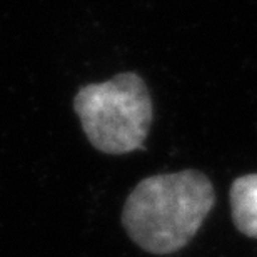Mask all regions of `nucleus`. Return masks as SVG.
<instances>
[{
  "instance_id": "obj_1",
  "label": "nucleus",
  "mask_w": 257,
  "mask_h": 257,
  "mask_svg": "<svg viewBox=\"0 0 257 257\" xmlns=\"http://www.w3.org/2000/svg\"><path fill=\"white\" fill-rule=\"evenodd\" d=\"M214 202L212 184L202 172L157 174L132 189L120 220L139 247L166 255L191 242Z\"/></svg>"
},
{
  "instance_id": "obj_2",
  "label": "nucleus",
  "mask_w": 257,
  "mask_h": 257,
  "mask_svg": "<svg viewBox=\"0 0 257 257\" xmlns=\"http://www.w3.org/2000/svg\"><path fill=\"white\" fill-rule=\"evenodd\" d=\"M74 110L90 146L109 156L142 149L154 114L146 82L134 72L80 87Z\"/></svg>"
},
{
  "instance_id": "obj_3",
  "label": "nucleus",
  "mask_w": 257,
  "mask_h": 257,
  "mask_svg": "<svg viewBox=\"0 0 257 257\" xmlns=\"http://www.w3.org/2000/svg\"><path fill=\"white\" fill-rule=\"evenodd\" d=\"M230 205L235 227L257 239V174L235 179L230 187Z\"/></svg>"
}]
</instances>
